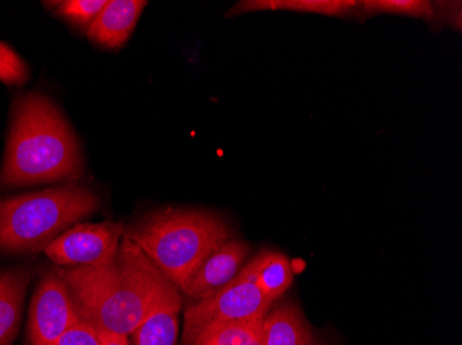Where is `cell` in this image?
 I'll return each mask as SVG.
<instances>
[{
  "label": "cell",
  "mask_w": 462,
  "mask_h": 345,
  "mask_svg": "<svg viewBox=\"0 0 462 345\" xmlns=\"http://www.w3.org/2000/svg\"><path fill=\"white\" fill-rule=\"evenodd\" d=\"M78 315L97 331L131 336L160 311H180L183 295L139 246L124 238L111 263L60 269Z\"/></svg>",
  "instance_id": "obj_1"
},
{
  "label": "cell",
  "mask_w": 462,
  "mask_h": 345,
  "mask_svg": "<svg viewBox=\"0 0 462 345\" xmlns=\"http://www.w3.org/2000/svg\"><path fill=\"white\" fill-rule=\"evenodd\" d=\"M83 170L79 144L53 101L41 93L21 95L13 106L0 183L9 186L77 178Z\"/></svg>",
  "instance_id": "obj_2"
},
{
  "label": "cell",
  "mask_w": 462,
  "mask_h": 345,
  "mask_svg": "<svg viewBox=\"0 0 462 345\" xmlns=\"http://www.w3.org/2000/svg\"><path fill=\"white\" fill-rule=\"evenodd\" d=\"M183 295L208 257L233 240L230 224L207 210L165 207L124 231Z\"/></svg>",
  "instance_id": "obj_3"
},
{
  "label": "cell",
  "mask_w": 462,
  "mask_h": 345,
  "mask_svg": "<svg viewBox=\"0 0 462 345\" xmlns=\"http://www.w3.org/2000/svg\"><path fill=\"white\" fill-rule=\"evenodd\" d=\"M97 196L87 186L13 196L0 202V249L13 253L45 250L72 224L96 212Z\"/></svg>",
  "instance_id": "obj_4"
},
{
  "label": "cell",
  "mask_w": 462,
  "mask_h": 345,
  "mask_svg": "<svg viewBox=\"0 0 462 345\" xmlns=\"http://www.w3.org/2000/svg\"><path fill=\"white\" fill-rule=\"evenodd\" d=\"M272 305V301L256 286L251 263H246L237 277L219 292L187 307L181 345H193L204 331L230 322L264 315Z\"/></svg>",
  "instance_id": "obj_5"
},
{
  "label": "cell",
  "mask_w": 462,
  "mask_h": 345,
  "mask_svg": "<svg viewBox=\"0 0 462 345\" xmlns=\"http://www.w3.org/2000/svg\"><path fill=\"white\" fill-rule=\"evenodd\" d=\"M69 286L60 271L42 277L31 301L28 339L31 345H56L60 337L79 321Z\"/></svg>",
  "instance_id": "obj_6"
},
{
  "label": "cell",
  "mask_w": 462,
  "mask_h": 345,
  "mask_svg": "<svg viewBox=\"0 0 462 345\" xmlns=\"http://www.w3.org/2000/svg\"><path fill=\"white\" fill-rule=\"evenodd\" d=\"M124 231L116 222L78 224L56 238L45 254L59 266H104L116 259Z\"/></svg>",
  "instance_id": "obj_7"
},
{
  "label": "cell",
  "mask_w": 462,
  "mask_h": 345,
  "mask_svg": "<svg viewBox=\"0 0 462 345\" xmlns=\"http://www.w3.org/2000/svg\"><path fill=\"white\" fill-rule=\"evenodd\" d=\"M249 249L245 241H226L202 263L183 295L197 303L219 292L245 266Z\"/></svg>",
  "instance_id": "obj_8"
},
{
  "label": "cell",
  "mask_w": 462,
  "mask_h": 345,
  "mask_svg": "<svg viewBox=\"0 0 462 345\" xmlns=\"http://www.w3.org/2000/svg\"><path fill=\"white\" fill-rule=\"evenodd\" d=\"M147 5L144 0H110L88 30V38L101 48L118 50L131 38Z\"/></svg>",
  "instance_id": "obj_9"
},
{
  "label": "cell",
  "mask_w": 462,
  "mask_h": 345,
  "mask_svg": "<svg viewBox=\"0 0 462 345\" xmlns=\"http://www.w3.org/2000/svg\"><path fill=\"white\" fill-rule=\"evenodd\" d=\"M302 310L295 301H282L263 319V345H316Z\"/></svg>",
  "instance_id": "obj_10"
},
{
  "label": "cell",
  "mask_w": 462,
  "mask_h": 345,
  "mask_svg": "<svg viewBox=\"0 0 462 345\" xmlns=\"http://www.w3.org/2000/svg\"><path fill=\"white\" fill-rule=\"evenodd\" d=\"M31 277L25 269L0 272V345H12L17 336Z\"/></svg>",
  "instance_id": "obj_11"
},
{
  "label": "cell",
  "mask_w": 462,
  "mask_h": 345,
  "mask_svg": "<svg viewBox=\"0 0 462 345\" xmlns=\"http://www.w3.org/2000/svg\"><path fill=\"white\" fill-rule=\"evenodd\" d=\"M357 0H245L228 10L227 17H237L244 13L284 10L327 17L356 15Z\"/></svg>",
  "instance_id": "obj_12"
},
{
  "label": "cell",
  "mask_w": 462,
  "mask_h": 345,
  "mask_svg": "<svg viewBox=\"0 0 462 345\" xmlns=\"http://www.w3.org/2000/svg\"><path fill=\"white\" fill-rule=\"evenodd\" d=\"M249 263L256 286L274 304L292 285L293 271L288 257L282 251L262 250Z\"/></svg>",
  "instance_id": "obj_13"
},
{
  "label": "cell",
  "mask_w": 462,
  "mask_h": 345,
  "mask_svg": "<svg viewBox=\"0 0 462 345\" xmlns=\"http://www.w3.org/2000/svg\"><path fill=\"white\" fill-rule=\"evenodd\" d=\"M264 315L240 319L204 331L193 345H263Z\"/></svg>",
  "instance_id": "obj_14"
},
{
  "label": "cell",
  "mask_w": 462,
  "mask_h": 345,
  "mask_svg": "<svg viewBox=\"0 0 462 345\" xmlns=\"http://www.w3.org/2000/svg\"><path fill=\"white\" fill-rule=\"evenodd\" d=\"M179 313L180 311L165 310L145 319L132 331L134 345H178Z\"/></svg>",
  "instance_id": "obj_15"
},
{
  "label": "cell",
  "mask_w": 462,
  "mask_h": 345,
  "mask_svg": "<svg viewBox=\"0 0 462 345\" xmlns=\"http://www.w3.org/2000/svg\"><path fill=\"white\" fill-rule=\"evenodd\" d=\"M356 15H403L432 23L438 20V10L428 0H362Z\"/></svg>",
  "instance_id": "obj_16"
},
{
  "label": "cell",
  "mask_w": 462,
  "mask_h": 345,
  "mask_svg": "<svg viewBox=\"0 0 462 345\" xmlns=\"http://www.w3.org/2000/svg\"><path fill=\"white\" fill-rule=\"evenodd\" d=\"M107 0H64L57 5V13L79 28L89 30Z\"/></svg>",
  "instance_id": "obj_17"
},
{
  "label": "cell",
  "mask_w": 462,
  "mask_h": 345,
  "mask_svg": "<svg viewBox=\"0 0 462 345\" xmlns=\"http://www.w3.org/2000/svg\"><path fill=\"white\" fill-rule=\"evenodd\" d=\"M30 77L25 62L13 49L0 41V82L6 85H24Z\"/></svg>",
  "instance_id": "obj_18"
},
{
  "label": "cell",
  "mask_w": 462,
  "mask_h": 345,
  "mask_svg": "<svg viewBox=\"0 0 462 345\" xmlns=\"http://www.w3.org/2000/svg\"><path fill=\"white\" fill-rule=\"evenodd\" d=\"M56 345H100V337L89 322L79 318L72 328L60 337Z\"/></svg>",
  "instance_id": "obj_19"
},
{
  "label": "cell",
  "mask_w": 462,
  "mask_h": 345,
  "mask_svg": "<svg viewBox=\"0 0 462 345\" xmlns=\"http://www.w3.org/2000/svg\"><path fill=\"white\" fill-rule=\"evenodd\" d=\"M98 337H100V345H131L129 336L98 331Z\"/></svg>",
  "instance_id": "obj_20"
},
{
  "label": "cell",
  "mask_w": 462,
  "mask_h": 345,
  "mask_svg": "<svg viewBox=\"0 0 462 345\" xmlns=\"http://www.w3.org/2000/svg\"><path fill=\"white\" fill-rule=\"evenodd\" d=\"M316 345H329V344H326V342H318V344Z\"/></svg>",
  "instance_id": "obj_21"
}]
</instances>
